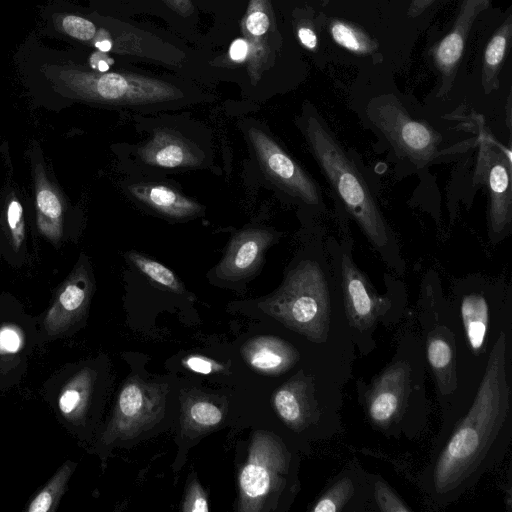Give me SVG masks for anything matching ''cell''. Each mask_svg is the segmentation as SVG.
<instances>
[{
  "label": "cell",
  "mask_w": 512,
  "mask_h": 512,
  "mask_svg": "<svg viewBox=\"0 0 512 512\" xmlns=\"http://www.w3.org/2000/svg\"><path fill=\"white\" fill-rule=\"evenodd\" d=\"M191 421L201 427L217 425L222 419V413L217 406L207 401L193 403L188 412Z\"/></svg>",
  "instance_id": "31"
},
{
  "label": "cell",
  "mask_w": 512,
  "mask_h": 512,
  "mask_svg": "<svg viewBox=\"0 0 512 512\" xmlns=\"http://www.w3.org/2000/svg\"><path fill=\"white\" fill-rule=\"evenodd\" d=\"M422 341L404 334L391 361L367 384L357 382L360 404L372 427L387 437L413 438L428 418Z\"/></svg>",
  "instance_id": "4"
},
{
  "label": "cell",
  "mask_w": 512,
  "mask_h": 512,
  "mask_svg": "<svg viewBox=\"0 0 512 512\" xmlns=\"http://www.w3.org/2000/svg\"><path fill=\"white\" fill-rule=\"evenodd\" d=\"M81 392L76 388L66 389L59 398V408L63 414H71L82 403Z\"/></svg>",
  "instance_id": "34"
},
{
  "label": "cell",
  "mask_w": 512,
  "mask_h": 512,
  "mask_svg": "<svg viewBox=\"0 0 512 512\" xmlns=\"http://www.w3.org/2000/svg\"><path fill=\"white\" fill-rule=\"evenodd\" d=\"M319 222L305 224L302 245L286 269L279 288L260 306L308 342L354 360L338 278Z\"/></svg>",
  "instance_id": "2"
},
{
  "label": "cell",
  "mask_w": 512,
  "mask_h": 512,
  "mask_svg": "<svg viewBox=\"0 0 512 512\" xmlns=\"http://www.w3.org/2000/svg\"><path fill=\"white\" fill-rule=\"evenodd\" d=\"M162 397L158 390L141 381H131L122 389L117 406L114 427L117 432H137L152 423L161 409Z\"/></svg>",
  "instance_id": "19"
},
{
  "label": "cell",
  "mask_w": 512,
  "mask_h": 512,
  "mask_svg": "<svg viewBox=\"0 0 512 512\" xmlns=\"http://www.w3.org/2000/svg\"><path fill=\"white\" fill-rule=\"evenodd\" d=\"M52 79L71 96L99 104L144 107L180 100L184 92L167 81L127 72H90L57 66Z\"/></svg>",
  "instance_id": "10"
},
{
  "label": "cell",
  "mask_w": 512,
  "mask_h": 512,
  "mask_svg": "<svg viewBox=\"0 0 512 512\" xmlns=\"http://www.w3.org/2000/svg\"><path fill=\"white\" fill-rule=\"evenodd\" d=\"M69 475V469L66 466L63 470L59 471L55 479L49 483V485L37 495V497L31 502L28 511L29 512H46L50 509L51 505L55 500L57 492L60 491L66 482Z\"/></svg>",
  "instance_id": "29"
},
{
  "label": "cell",
  "mask_w": 512,
  "mask_h": 512,
  "mask_svg": "<svg viewBox=\"0 0 512 512\" xmlns=\"http://www.w3.org/2000/svg\"><path fill=\"white\" fill-rule=\"evenodd\" d=\"M59 27L65 34L82 42H91L97 32L93 22L73 14L61 16Z\"/></svg>",
  "instance_id": "28"
},
{
  "label": "cell",
  "mask_w": 512,
  "mask_h": 512,
  "mask_svg": "<svg viewBox=\"0 0 512 512\" xmlns=\"http://www.w3.org/2000/svg\"><path fill=\"white\" fill-rule=\"evenodd\" d=\"M433 0H413L410 15L419 14L428 4H430Z\"/></svg>",
  "instance_id": "40"
},
{
  "label": "cell",
  "mask_w": 512,
  "mask_h": 512,
  "mask_svg": "<svg viewBox=\"0 0 512 512\" xmlns=\"http://www.w3.org/2000/svg\"><path fill=\"white\" fill-rule=\"evenodd\" d=\"M511 26V17L509 16L487 44L482 75L485 93H490L499 86L498 73L508 49Z\"/></svg>",
  "instance_id": "24"
},
{
  "label": "cell",
  "mask_w": 512,
  "mask_h": 512,
  "mask_svg": "<svg viewBox=\"0 0 512 512\" xmlns=\"http://www.w3.org/2000/svg\"><path fill=\"white\" fill-rule=\"evenodd\" d=\"M37 226L42 235L57 243L63 234V204L41 165L35 169Z\"/></svg>",
  "instance_id": "22"
},
{
  "label": "cell",
  "mask_w": 512,
  "mask_h": 512,
  "mask_svg": "<svg viewBox=\"0 0 512 512\" xmlns=\"http://www.w3.org/2000/svg\"><path fill=\"white\" fill-rule=\"evenodd\" d=\"M372 498L375 509L382 512H407L409 508L393 489L379 476H373Z\"/></svg>",
  "instance_id": "27"
},
{
  "label": "cell",
  "mask_w": 512,
  "mask_h": 512,
  "mask_svg": "<svg viewBox=\"0 0 512 512\" xmlns=\"http://www.w3.org/2000/svg\"><path fill=\"white\" fill-rule=\"evenodd\" d=\"M470 354L485 358L500 332L511 330L512 288L504 279L471 274L452 286L451 299Z\"/></svg>",
  "instance_id": "9"
},
{
  "label": "cell",
  "mask_w": 512,
  "mask_h": 512,
  "mask_svg": "<svg viewBox=\"0 0 512 512\" xmlns=\"http://www.w3.org/2000/svg\"><path fill=\"white\" fill-rule=\"evenodd\" d=\"M240 30L248 44L247 72L251 84L256 85L274 65L282 42L271 0H249Z\"/></svg>",
  "instance_id": "15"
},
{
  "label": "cell",
  "mask_w": 512,
  "mask_h": 512,
  "mask_svg": "<svg viewBox=\"0 0 512 512\" xmlns=\"http://www.w3.org/2000/svg\"><path fill=\"white\" fill-rule=\"evenodd\" d=\"M339 236L326 234V248L339 281L351 339L363 355L376 346L374 332L379 324L400 320L407 295L402 282L386 275V293L380 294L353 258L349 221L337 219Z\"/></svg>",
  "instance_id": "6"
},
{
  "label": "cell",
  "mask_w": 512,
  "mask_h": 512,
  "mask_svg": "<svg viewBox=\"0 0 512 512\" xmlns=\"http://www.w3.org/2000/svg\"><path fill=\"white\" fill-rule=\"evenodd\" d=\"M292 455L283 441L260 431L254 435L239 477L240 511H260L280 496L288 482Z\"/></svg>",
  "instance_id": "13"
},
{
  "label": "cell",
  "mask_w": 512,
  "mask_h": 512,
  "mask_svg": "<svg viewBox=\"0 0 512 512\" xmlns=\"http://www.w3.org/2000/svg\"><path fill=\"white\" fill-rule=\"evenodd\" d=\"M511 330L500 332L489 354L463 360L458 387L419 484L432 506L458 500L505 458L512 437Z\"/></svg>",
  "instance_id": "1"
},
{
  "label": "cell",
  "mask_w": 512,
  "mask_h": 512,
  "mask_svg": "<svg viewBox=\"0 0 512 512\" xmlns=\"http://www.w3.org/2000/svg\"><path fill=\"white\" fill-rule=\"evenodd\" d=\"M113 60L104 52L98 51L91 55L90 65L98 72H107Z\"/></svg>",
  "instance_id": "39"
},
{
  "label": "cell",
  "mask_w": 512,
  "mask_h": 512,
  "mask_svg": "<svg viewBox=\"0 0 512 512\" xmlns=\"http://www.w3.org/2000/svg\"><path fill=\"white\" fill-rule=\"evenodd\" d=\"M330 33L336 43L352 52L364 54L373 49L369 38L348 23L334 21L330 26Z\"/></svg>",
  "instance_id": "26"
},
{
  "label": "cell",
  "mask_w": 512,
  "mask_h": 512,
  "mask_svg": "<svg viewBox=\"0 0 512 512\" xmlns=\"http://www.w3.org/2000/svg\"><path fill=\"white\" fill-rule=\"evenodd\" d=\"M6 221L12 245L18 250L25 236V224L22 205L16 198L11 199L7 205Z\"/></svg>",
  "instance_id": "30"
},
{
  "label": "cell",
  "mask_w": 512,
  "mask_h": 512,
  "mask_svg": "<svg viewBox=\"0 0 512 512\" xmlns=\"http://www.w3.org/2000/svg\"><path fill=\"white\" fill-rule=\"evenodd\" d=\"M246 134L264 175L298 208L304 224L325 220L328 207L319 183L269 133L250 127Z\"/></svg>",
  "instance_id": "11"
},
{
  "label": "cell",
  "mask_w": 512,
  "mask_h": 512,
  "mask_svg": "<svg viewBox=\"0 0 512 512\" xmlns=\"http://www.w3.org/2000/svg\"><path fill=\"white\" fill-rule=\"evenodd\" d=\"M186 365L189 367V369L201 374H209L213 371V368H215L212 361L199 356L189 357L186 360Z\"/></svg>",
  "instance_id": "37"
},
{
  "label": "cell",
  "mask_w": 512,
  "mask_h": 512,
  "mask_svg": "<svg viewBox=\"0 0 512 512\" xmlns=\"http://www.w3.org/2000/svg\"><path fill=\"white\" fill-rule=\"evenodd\" d=\"M246 361L268 374H281L294 367L301 355L294 345L276 337H258L243 347Z\"/></svg>",
  "instance_id": "21"
},
{
  "label": "cell",
  "mask_w": 512,
  "mask_h": 512,
  "mask_svg": "<svg viewBox=\"0 0 512 512\" xmlns=\"http://www.w3.org/2000/svg\"><path fill=\"white\" fill-rule=\"evenodd\" d=\"M480 7L484 8L481 0H465L453 29L440 42L435 51V60L443 76L439 95H444L451 87L453 75L463 54L469 28Z\"/></svg>",
  "instance_id": "20"
},
{
  "label": "cell",
  "mask_w": 512,
  "mask_h": 512,
  "mask_svg": "<svg viewBox=\"0 0 512 512\" xmlns=\"http://www.w3.org/2000/svg\"><path fill=\"white\" fill-rule=\"evenodd\" d=\"M297 37L299 42L308 50H315L317 48V36L313 28L303 23L297 28Z\"/></svg>",
  "instance_id": "36"
},
{
  "label": "cell",
  "mask_w": 512,
  "mask_h": 512,
  "mask_svg": "<svg viewBox=\"0 0 512 512\" xmlns=\"http://www.w3.org/2000/svg\"><path fill=\"white\" fill-rule=\"evenodd\" d=\"M418 304L425 360L444 409L458 387L459 363L468 348L457 311L433 271L423 278Z\"/></svg>",
  "instance_id": "8"
},
{
  "label": "cell",
  "mask_w": 512,
  "mask_h": 512,
  "mask_svg": "<svg viewBox=\"0 0 512 512\" xmlns=\"http://www.w3.org/2000/svg\"><path fill=\"white\" fill-rule=\"evenodd\" d=\"M128 260L154 282L176 293L184 291L182 283L166 266L136 251L128 252Z\"/></svg>",
  "instance_id": "25"
},
{
  "label": "cell",
  "mask_w": 512,
  "mask_h": 512,
  "mask_svg": "<svg viewBox=\"0 0 512 512\" xmlns=\"http://www.w3.org/2000/svg\"><path fill=\"white\" fill-rule=\"evenodd\" d=\"M351 374V364L333 360L317 364L312 371H298L274 394L277 414L294 432L330 439L342 429V388Z\"/></svg>",
  "instance_id": "7"
},
{
  "label": "cell",
  "mask_w": 512,
  "mask_h": 512,
  "mask_svg": "<svg viewBox=\"0 0 512 512\" xmlns=\"http://www.w3.org/2000/svg\"><path fill=\"white\" fill-rule=\"evenodd\" d=\"M178 15L187 17L194 12L193 0H162Z\"/></svg>",
  "instance_id": "38"
},
{
  "label": "cell",
  "mask_w": 512,
  "mask_h": 512,
  "mask_svg": "<svg viewBox=\"0 0 512 512\" xmlns=\"http://www.w3.org/2000/svg\"><path fill=\"white\" fill-rule=\"evenodd\" d=\"M373 474L349 464L332 479L316 501L313 512H360L372 498Z\"/></svg>",
  "instance_id": "17"
},
{
  "label": "cell",
  "mask_w": 512,
  "mask_h": 512,
  "mask_svg": "<svg viewBox=\"0 0 512 512\" xmlns=\"http://www.w3.org/2000/svg\"><path fill=\"white\" fill-rule=\"evenodd\" d=\"M248 59V44L241 37L232 42L226 55H224L219 65L223 64H246Z\"/></svg>",
  "instance_id": "33"
},
{
  "label": "cell",
  "mask_w": 512,
  "mask_h": 512,
  "mask_svg": "<svg viewBox=\"0 0 512 512\" xmlns=\"http://www.w3.org/2000/svg\"><path fill=\"white\" fill-rule=\"evenodd\" d=\"M297 125L329 184L337 218L352 220L386 266L397 276H402L406 264L399 242L360 160L352 150L344 147L325 120L311 108L304 110Z\"/></svg>",
  "instance_id": "3"
},
{
  "label": "cell",
  "mask_w": 512,
  "mask_h": 512,
  "mask_svg": "<svg viewBox=\"0 0 512 512\" xmlns=\"http://www.w3.org/2000/svg\"><path fill=\"white\" fill-rule=\"evenodd\" d=\"M134 160L149 171L169 172L204 167L205 152L196 140L180 128L158 126L150 136L132 148Z\"/></svg>",
  "instance_id": "14"
},
{
  "label": "cell",
  "mask_w": 512,
  "mask_h": 512,
  "mask_svg": "<svg viewBox=\"0 0 512 512\" xmlns=\"http://www.w3.org/2000/svg\"><path fill=\"white\" fill-rule=\"evenodd\" d=\"M128 194L141 206L168 220H189L204 211L198 202L162 183H131L128 184Z\"/></svg>",
  "instance_id": "18"
},
{
  "label": "cell",
  "mask_w": 512,
  "mask_h": 512,
  "mask_svg": "<svg viewBox=\"0 0 512 512\" xmlns=\"http://www.w3.org/2000/svg\"><path fill=\"white\" fill-rule=\"evenodd\" d=\"M478 152L473 182L487 191V232L491 244L507 238L512 228L511 151L488 132L477 117Z\"/></svg>",
  "instance_id": "12"
},
{
  "label": "cell",
  "mask_w": 512,
  "mask_h": 512,
  "mask_svg": "<svg viewBox=\"0 0 512 512\" xmlns=\"http://www.w3.org/2000/svg\"><path fill=\"white\" fill-rule=\"evenodd\" d=\"M89 297V282L87 276L80 271L61 291L58 300L47 316L49 324H62L72 319L85 307Z\"/></svg>",
  "instance_id": "23"
},
{
  "label": "cell",
  "mask_w": 512,
  "mask_h": 512,
  "mask_svg": "<svg viewBox=\"0 0 512 512\" xmlns=\"http://www.w3.org/2000/svg\"><path fill=\"white\" fill-rule=\"evenodd\" d=\"M364 123L394 157L418 170L463 154L478 140L477 130L467 123L441 127L413 115L391 95L368 104Z\"/></svg>",
  "instance_id": "5"
},
{
  "label": "cell",
  "mask_w": 512,
  "mask_h": 512,
  "mask_svg": "<svg viewBox=\"0 0 512 512\" xmlns=\"http://www.w3.org/2000/svg\"><path fill=\"white\" fill-rule=\"evenodd\" d=\"M280 237L281 233L274 229L240 230L232 237L215 267L216 277L226 282H238L252 276L259 269L267 249Z\"/></svg>",
  "instance_id": "16"
},
{
  "label": "cell",
  "mask_w": 512,
  "mask_h": 512,
  "mask_svg": "<svg viewBox=\"0 0 512 512\" xmlns=\"http://www.w3.org/2000/svg\"><path fill=\"white\" fill-rule=\"evenodd\" d=\"M483 7L485 8L488 4V0H481Z\"/></svg>",
  "instance_id": "41"
},
{
  "label": "cell",
  "mask_w": 512,
  "mask_h": 512,
  "mask_svg": "<svg viewBox=\"0 0 512 512\" xmlns=\"http://www.w3.org/2000/svg\"><path fill=\"white\" fill-rule=\"evenodd\" d=\"M183 510L189 512L208 511L206 496L201 486L197 482H193L190 486L185 498Z\"/></svg>",
  "instance_id": "32"
},
{
  "label": "cell",
  "mask_w": 512,
  "mask_h": 512,
  "mask_svg": "<svg viewBox=\"0 0 512 512\" xmlns=\"http://www.w3.org/2000/svg\"><path fill=\"white\" fill-rule=\"evenodd\" d=\"M21 345L19 334L12 328L0 330V352H16Z\"/></svg>",
  "instance_id": "35"
}]
</instances>
